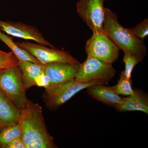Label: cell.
<instances>
[{
	"instance_id": "e0dca14e",
	"label": "cell",
	"mask_w": 148,
	"mask_h": 148,
	"mask_svg": "<svg viewBox=\"0 0 148 148\" xmlns=\"http://www.w3.org/2000/svg\"><path fill=\"white\" fill-rule=\"evenodd\" d=\"M120 78L116 84L112 86L114 92L119 95L129 96L134 93L132 88L131 79L127 78L125 75L123 71L120 74Z\"/></svg>"
},
{
	"instance_id": "9c48e42d",
	"label": "cell",
	"mask_w": 148,
	"mask_h": 148,
	"mask_svg": "<svg viewBox=\"0 0 148 148\" xmlns=\"http://www.w3.org/2000/svg\"><path fill=\"white\" fill-rule=\"evenodd\" d=\"M0 29L12 36L32 40L37 43L55 48L52 44L45 38L37 28L22 22L0 20Z\"/></svg>"
},
{
	"instance_id": "4fadbf2b",
	"label": "cell",
	"mask_w": 148,
	"mask_h": 148,
	"mask_svg": "<svg viewBox=\"0 0 148 148\" xmlns=\"http://www.w3.org/2000/svg\"><path fill=\"white\" fill-rule=\"evenodd\" d=\"M115 109L119 112L140 111L148 114V95L140 89H135L132 95L123 97V102Z\"/></svg>"
},
{
	"instance_id": "5bb4252c",
	"label": "cell",
	"mask_w": 148,
	"mask_h": 148,
	"mask_svg": "<svg viewBox=\"0 0 148 148\" xmlns=\"http://www.w3.org/2000/svg\"><path fill=\"white\" fill-rule=\"evenodd\" d=\"M18 66L21 72L25 90L35 86V81L43 72L42 65L30 61L18 60Z\"/></svg>"
},
{
	"instance_id": "7402d4cb",
	"label": "cell",
	"mask_w": 148,
	"mask_h": 148,
	"mask_svg": "<svg viewBox=\"0 0 148 148\" xmlns=\"http://www.w3.org/2000/svg\"><path fill=\"white\" fill-rule=\"evenodd\" d=\"M6 148H27L21 138L14 139L7 146Z\"/></svg>"
},
{
	"instance_id": "2e32d148",
	"label": "cell",
	"mask_w": 148,
	"mask_h": 148,
	"mask_svg": "<svg viewBox=\"0 0 148 148\" xmlns=\"http://www.w3.org/2000/svg\"><path fill=\"white\" fill-rule=\"evenodd\" d=\"M16 138H22V131L19 123L4 127L0 132V148H6Z\"/></svg>"
},
{
	"instance_id": "ffe728a7",
	"label": "cell",
	"mask_w": 148,
	"mask_h": 148,
	"mask_svg": "<svg viewBox=\"0 0 148 148\" xmlns=\"http://www.w3.org/2000/svg\"><path fill=\"white\" fill-rule=\"evenodd\" d=\"M129 29L134 36L143 40L148 35V18L144 19L134 28Z\"/></svg>"
},
{
	"instance_id": "3957f363",
	"label": "cell",
	"mask_w": 148,
	"mask_h": 148,
	"mask_svg": "<svg viewBox=\"0 0 148 148\" xmlns=\"http://www.w3.org/2000/svg\"><path fill=\"white\" fill-rule=\"evenodd\" d=\"M108 83L105 81L81 82L77 81L74 79L64 83L45 88L42 98L47 108L54 110L59 108L82 90L93 85H107Z\"/></svg>"
},
{
	"instance_id": "7c38bea8",
	"label": "cell",
	"mask_w": 148,
	"mask_h": 148,
	"mask_svg": "<svg viewBox=\"0 0 148 148\" xmlns=\"http://www.w3.org/2000/svg\"><path fill=\"white\" fill-rule=\"evenodd\" d=\"M107 85H93L86 88V92L90 97L103 104L116 108L123 102V97L118 95L112 86Z\"/></svg>"
},
{
	"instance_id": "30bf717a",
	"label": "cell",
	"mask_w": 148,
	"mask_h": 148,
	"mask_svg": "<svg viewBox=\"0 0 148 148\" xmlns=\"http://www.w3.org/2000/svg\"><path fill=\"white\" fill-rule=\"evenodd\" d=\"M80 64L51 63L42 65L43 71L49 78L51 86H53L75 79Z\"/></svg>"
},
{
	"instance_id": "6da1fadb",
	"label": "cell",
	"mask_w": 148,
	"mask_h": 148,
	"mask_svg": "<svg viewBox=\"0 0 148 148\" xmlns=\"http://www.w3.org/2000/svg\"><path fill=\"white\" fill-rule=\"evenodd\" d=\"M22 140L27 148H57L48 131L42 107L28 100L19 122Z\"/></svg>"
},
{
	"instance_id": "8fae6325",
	"label": "cell",
	"mask_w": 148,
	"mask_h": 148,
	"mask_svg": "<svg viewBox=\"0 0 148 148\" xmlns=\"http://www.w3.org/2000/svg\"><path fill=\"white\" fill-rule=\"evenodd\" d=\"M22 111L0 88V123L3 127L19 123Z\"/></svg>"
},
{
	"instance_id": "d6986e66",
	"label": "cell",
	"mask_w": 148,
	"mask_h": 148,
	"mask_svg": "<svg viewBox=\"0 0 148 148\" xmlns=\"http://www.w3.org/2000/svg\"><path fill=\"white\" fill-rule=\"evenodd\" d=\"M18 60L12 51L0 50V71L18 66Z\"/></svg>"
},
{
	"instance_id": "cb8c5ba5",
	"label": "cell",
	"mask_w": 148,
	"mask_h": 148,
	"mask_svg": "<svg viewBox=\"0 0 148 148\" xmlns=\"http://www.w3.org/2000/svg\"><path fill=\"white\" fill-rule=\"evenodd\" d=\"M0 72H1V71H0Z\"/></svg>"
},
{
	"instance_id": "8992f818",
	"label": "cell",
	"mask_w": 148,
	"mask_h": 148,
	"mask_svg": "<svg viewBox=\"0 0 148 148\" xmlns=\"http://www.w3.org/2000/svg\"><path fill=\"white\" fill-rule=\"evenodd\" d=\"M85 50L87 56L110 64L114 63L119 55V49L103 32L92 34L86 42Z\"/></svg>"
},
{
	"instance_id": "52a82bcc",
	"label": "cell",
	"mask_w": 148,
	"mask_h": 148,
	"mask_svg": "<svg viewBox=\"0 0 148 148\" xmlns=\"http://www.w3.org/2000/svg\"><path fill=\"white\" fill-rule=\"evenodd\" d=\"M20 47L29 51L36 58L41 64L62 63L78 64L80 63L72 56L69 51L56 49L40 44L26 42L17 43Z\"/></svg>"
},
{
	"instance_id": "ba28073f",
	"label": "cell",
	"mask_w": 148,
	"mask_h": 148,
	"mask_svg": "<svg viewBox=\"0 0 148 148\" xmlns=\"http://www.w3.org/2000/svg\"><path fill=\"white\" fill-rule=\"evenodd\" d=\"M104 2L105 0H79L77 3V13L93 34L103 32Z\"/></svg>"
},
{
	"instance_id": "9a60e30c",
	"label": "cell",
	"mask_w": 148,
	"mask_h": 148,
	"mask_svg": "<svg viewBox=\"0 0 148 148\" xmlns=\"http://www.w3.org/2000/svg\"><path fill=\"white\" fill-rule=\"evenodd\" d=\"M0 40L10 48L18 60L30 61L35 64H40L39 61L29 51L20 47L14 42L11 38L4 34L0 29Z\"/></svg>"
},
{
	"instance_id": "603a6c76",
	"label": "cell",
	"mask_w": 148,
	"mask_h": 148,
	"mask_svg": "<svg viewBox=\"0 0 148 148\" xmlns=\"http://www.w3.org/2000/svg\"><path fill=\"white\" fill-rule=\"evenodd\" d=\"M4 128V127H3V126L0 123V132H1Z\"/></svg>"
},
{
	"instance_id": "5b68a950",
	"label": "cell",
	"mask_w": 148,
	"mask_h": 148,
	"mask_svg": "<svg viewBox=\"0 0 148 148\" xmlns=\"http://www.w3.org/2000/svg\"><path fill=\"white\" fill-rule=\"evenodd\" d=\"M116 71L112 64L105 63L97 58L87 56L85 61L80 64L75 80L81 82L110 81Z\"/></svg>"
},
{
	"instance_id": "277c9868",
	"label": "cell",
	"mask_w": 148,
	"mask_h": 148,
	"mask_svg": "<svg viewBox=\"0 0 148 148\" xmlns=\"http://www.w3.org/2000/svg\"><path fill=\"white\" fill-rule=\"evenodd\" d=\"M0 88L18 108H26L28 99L18 66L0 72Z\"/></svg>"
},
{
	"instance_id": "44dd1931",
	"label": "cell",
	"mask_w": 148,
	"mask_h": 148,
	"mask_svg": "<svg viewBox=\"0 0 148 148\" xmlns=\"http://www.w3.org/2000/svg\"><path fill=\"white\" fill-rule=\"evenodd\" d=\"M35 86L44 87L45 88L50 87L51 86V84L49 77L43 72L36 79Z\"/></svg>"
},
{
	"instance_id": "7a4b0ae2",
	"label": "cell",
	"mask_w": 148,
	"mask_h": 148,
	"mask_svg": "<svg viewBox=\"0 0 148 148\" xmlns=\"http://www.w3.org/2000/svg\"><path fill=\"white\" fill-rule=\"evenodd\" d=\"M103 32L111 39L123 52H129L143 60L147 54V49L143 40L138 38L119 23L116 14L105 8Z\"/></svg>"
},
{
	"instance_id": "ac0fdd59",
	"label": "cell",
	"mask_w": 148,
	"mask_h": 148,
	"mask_svg": "<svg viewBox=\"0 0 148 148\" xmlns=\"http://www.w3.org/2000/svg\"><path fill=\"white\" fill-rule=\"evenodd\" d=\"M123 61L125 65V70L123 71L125 75L127 78L131 79L132 71L136 65L143 61L137 56L129 52H124Z\"/></svg>"
}]
</instances>
